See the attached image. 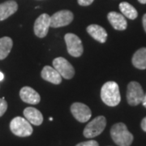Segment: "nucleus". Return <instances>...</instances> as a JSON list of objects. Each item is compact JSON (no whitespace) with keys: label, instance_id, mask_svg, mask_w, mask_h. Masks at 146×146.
Wrapping results in <instances>:
<instances>
[{"label":"nucleus","instance_id":"obj_12","mask_svg":"<svg viewBox=\"0 0 146 146\" xmlns=\"http://www.w3.org/2000/svg\"><path fill=\"white\" fill-rule=\"evenodd\" d=\"M107 19L110 24L116 30H125L127 26V23L123 15L116 11H110L107 15Z\"/></svg>","mask_w":146,"mask_h":146},{"label":"nucleus","instance_id":"obj_2","mask_svg":"<svg viewBox=\"0 0 146 146\" xmlns=\"http://www.w3.org/2000/svg\"><path fill=\"white\" fill-rule=\"evenodd\" d=\"M110 136L115 144L119 146H130L133 141V135L123 123H118L112 126Z\"/></svg>","mask_w":146,"mask_h":146},{"label":"nucleus","instance_id":"obj_19","mask_svg":"<svg viewBox=\"0 0 146 146\" xmlns=\"http://www.w3.org/2000/svg\"><path fill=\"white\" fill-rule=\"evenodd\" d=\"M119 9L123 15L130 20H135L138 16V12L136 8L127 2H123L120 3Z\"/></svg>","mask_w":146,"mask_h":146},{"label":"nucleus","instance_id":"obj_4","mask_svg":"<svg viewBox=\"0 0 146 146\" xmlns=\"http://www.w3.org/2000/svg\"><path fill=\"white\" fill-rule=\"evenodd\" d=\"M106 126V119L104 116H98L89 122L84 129V136L86 138H94L100 135Z\"/></svg>","mask_w":146,"mask_h":146},{"label":"nucleus","instance_id":"obj_5","mask_svg":"<svg viewBox=\"0 0 146 146\" xmlns=\"http://www.w3.org/2000/svg\"><path fill=\"white\" fill-rule=\"evenodd\" d=\"M145 93L141 85L136 81H131L128 84L127 89V100L130 106H137L142 102Z\"/></svg>","mask_w":146,"mask_h":146},{"label":"nucleus","instance_id":"obj_6","mask_svg":"<svg viewBox=\"0 0 146 146\" xmlns=\"http://www.w3.org/2000/svg\"><path fill=\"white\" fill-rule=\"evenodd\" d=\"M68 54L73 57H80L84 51L82 42L78 36L73 33H67L64 36Z\"/></svg>","mask_w":146,"mask_h":146},{"label":"nucleus","instance_id":"obj_17","mask_svg":"<svg viewBox=\"0 0 146 146\" xmlns=\"http://www.w3.org/2000/svg\"><path fill=\"white\" fill-rule=\"evenodd\" d=\"M132 64L135 68L144 70L146 69V48H141L138 50L134 54L131 59Z\"/></svg>","mask_w":146,"mask_h":146},{"label":"nucleus","instance_id":"obj_14","mask_svg":"<svg viewBox=\"0 0 146 146\" xmlns=\"http://www.w3.org/2000/svg\"><path fill=\"white\" fill-rule=\"evenodd\" d=\"M24 115L31 124L35 126L41 125L43 122V115L34 107H27L24 110Z\"/></svg>","mask_w":146,"mask_h":146},{"label":"nucleus","instance_id":"obj_3","mask_svg":"<svg viewBox=\"0 0 146 146\" xmlns=\"http://www.w3.org/2000/svg\"><path fill=\"white\" fill-rule=\"evenodd\" d=\"M10 129L14 135L20 137L31 136L33 131L30 123L22 117H16L11 121Z\"/></svg>","mask_w":146,"mask_h":146},{"label":"nucleus","instance_id":"obj_1","mask_svg":"<svg viewBox=\"0 0 146 146\" xmlns=\"http://www.w3.org/2000/svg\"><path fill=\"white\" fill-rule=\"evenodd\" d=\"M101 98L109 106H116L121 101L119 88L115 81H108L103 84L101 89Z\"/></svg>","mask_w":146,"mask_h":146},{"label":"nucleus","instance_id":"obj_11","mask_svg":"<svg viewBox=\"0 0 146 146\" xmlns=\"http://www.w3.org/2000/svg\"><path fill=\"white\" fill-rule=\"evenodd\" d=\"M20 97L23 102H26L28 104L36 105L41 101V97L39 94L36 90H34L33 88L29 87V86L23 87L21 89Z\"/></svg>","mask_w":146,"mask_h":146},{"label":"nucleus","instance_id":"obj_18","mask_svg":"<svg viewBox=\"0 0 146 146\" xmlns=\"http://www.w3.org/2000/svg\"><path fill=\"white\" fill-rule=\"evenodd\" d=\"M13 46V42L9 36H3L0 38V60L7 57L10 54Z\"/></svg>","mask_w":146,"mask_h":146},{"label":"nucleus","instance_id":"obj_24","mask_svg":"<svg viewBox=\"0 0 146 146\" xmlns=\"http://www.w3.org/2000/svg\"><path fill=\"white\" fill-rule=\"evenodd\" d=\"M142 22H143V27H144V29L146 33V14L144 15L143 16V20H142Z\"/></svg>","mask_w":146,"mask_h":146},{"label":"nucleus","instance_id":"obj_20","mask_svg":"<svg viewBox=\"0 0 146 146\" xmlns=\"http://www.w3.org/2000/svg\"><path fill=\"white\" fill-rule=\"evenodd\" d=\"M7 109V102H6L4 98H0V117H2L3 115L5 114Z\"/></svg>","mask_w":146,"mask_h":146},{"label":"nucleus","instance_id":"obj_10","mask_svg":"<svg viewBox=\"0 0 146 146\" xmlns=\"http://www.w3.org/2000/svg\"><path fill=\"white\" fill-rule=\"evenodd\" d=\"M50 27V16L48 14H42L39 16L34 23V33L36 36L42 38L46 36L49 28Z\"/></svg>","mask_w":146,"mask_h":146},{"label":"nucleus","instance_id":"obj_16","mask_svg":"<svg viewBox=\"0 0 146 146\" xmlns=\"http://www.w3.org/2000/svg\"><path fill=\"white\" fill-rule=\"evenodd\" d=\"M18 9V4L15 1H7L0 4V21H4L13 15Z\"/></svg>","mask_w":146,"mask_h":146},{"label":"nucleus","instance_id":"obj_9","mask_svg":"<svg viewBox=\"0 0 146 146\" xmlns=\"http://www.w3.org/2000/svg\"><path fill=\"white\" fill-rule=\"evenodd\" d=\"M71 112L76 119L80 123L87 122L92 116V112L89 107L80 102H75L71 106Z\"/></svg>","mask_w":146,"mask_h":146},{"label":"nucleus","instance_id":"obj_23","mask_svg":"<svg viewBox=\"0 0 146 146\" xmlns=\"http://www.w3.org/2000/svg\"><path fill=\"white\" fill-rule=\"evenodd\" d=\"M141 128H142V130L146 132V117L145 118H144V119H143V120L141 121Z\"/></svg>","mask_w":146,"mask_h":146},{"label":"nucleus","instance_id":"obj_13","mask_svg":"<svg viewBox=\"0 0 146 146\" xmlns=\"http://www.w3.org/2000/svg\"><path fill=\"white\" fill-rule=\"evenodd\" d=\"M41 76L43 80L54 84H59L62 82L61 75L55 70V68L50 66H45L43 68Z\"/></svg>","mask_w":146,"mask_h":146},{"label":"nucleus","instance_id":"obj_21","mask_svg":"<svg viewBox=\"0 0 146 146\" xmlns=\"http://www.w3.org/2000/svg\"><path fill=\"white\" fill-rule=\"evenodd\" d=\"M76 146H99V145L96 141L92 140V141H84V142L79 143L78 145H76Z\"/></svg>","mask_w":146,"mask_h":146},{"label":"nucleus","instance_id":"obj_26","mask_svg":"<svg viewBox=\"0 0 146 146\" xmlns=\"http://www.w3.org/2000/svg\"><path fill=\"white\" fill-rule=\"evenodd\" d=\"M3 79H4V75H3V73L0 72V81H2Z\"/></svg>","mask_w":146,"mask_h":146},{"label":"nucleus","instance_id":"obj_25","mask_svg":"<svg viewBox=\"0 0 146 146\" xmlns=\"http://www.w3.org/2000/svg\"><path fill=\"white\" fill-rule=\"evenodd\" d=\"M142 104H143V106H145L146 108V94H145V97H144V99H143V101H142V102H141Z\"/></svg>","mask_w":146,"mask_h":146},{"label":"nucleus","instance_id":"obj_22","mask_svg":"<svg viewBox=\"0 0 146 146\" xmlns=\"http://www.w3.org/2000/svg\"><path fill=\"white\" fill-rule=\"evenodd\" d=\"M94 0H78V3L80 6H89L93 3Z\"/></svg>","mask_w":146,"mask_h":146},{"label":"nucleus","instance_id":"obj_28","mask_svg":"<svg viewBox=\"0 0 146 146\" xmlns=\"http://www.w3.org/2000/svg\"><path fill=\"white\" fill-rule=\"evenodd\" d=\"M50 121H52V120H53L52 117H50Z\"/></svg>","mask_w":146,"mask_h":146},{"label":"nucleus","instance_id":"obj_8","mask_svg":"<svg viewBox=\"0 0 146 146\" xmlns=\"http://www.w3.org/2000/svg\"><path fill=\"white\" fill-rule=\"evenodd\" d=\"M73 18V13L70 11L63 10L57 11L50 16V27L59 28L67 26L72 23Z\"/></svg>","mask_w":146,"mask_h":146},{"label":"nucleus","instance_id":"obj_27","mask_svg":"<svg viewBox=\"0 0 146 146\" xmlns=\"http://www.w3.org/2000/svg\"><path fill=\"white\" fill-rule=\"evenodd\" d=\"M141 3H142V4H145L146 3V0H138Z\"/></svg>","mask_w":146,"mask_h":146},{"label":"nucleus","instance_id":"obj_15","mask_svg":"<svg viewBox=\"0 0 146 146\" xmlns=\"http://www.w3.org/2000/svg\"><path fill=\"white\" fill-rule=\"evenodd\" d=\"M86 30L90 36H92L96 41L104 43L107 39V33L105 30L104 28H102L98 25H91L87 27Z\"/></svg>","mask_w":146,"mask_h":146},{"label":"nucleus","instance_id":"obj_7","mask_svg":"<svg viewBox=\"0 0 146 146\" xmlns=\"http://www.w3.org/2000/svg\"><path fill=\"white\" fill-rule=\"evenodd\" d=\"M53 67L64 79L70 80L75 75V69L66 58L58 57L53 60Z\"/></svg>","mask_w":146,"mask_h":146}]
</instances>
